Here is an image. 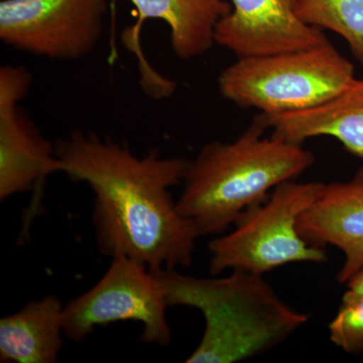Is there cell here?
<instances>
[{
  "label": "cell",
  "instance_id": "obj_1",
  "mask_svg": "<svg viewBox=\"0 0 363 363\" xmlns=\"http://www.w3.org/2000/svg\"><path fill=\"white\" fill-rule=\"evenodd\" d=\"M55 143L61 173L94 193L93 225L102 255H125L150 269L192 264L201 234L171 193L185 179L187 160L157 150L140 157L93 131H72Z\"/></svg>",
  "mask_w": 363,
  "mask_h": 363
},
{
  "label": "cell",
  "instance_id": "obj_2",
  "mask_svg": "<svg viewBox=\"0 0 363 363\" xmlns=\"http://www.w3.org/2000/svg\"><path fill=\"white\" fill-rule=\"evenodd\" d=\"M267 130L260 113L233 142L213 140L189 162L177 206L201 236L223 233L248 208L267 200L271 190L314 164L303 145L264 138Z\"/></svg>",
  "mask_w": 363,
  "mask_h": 363
},
{
  "label": "cell",
  "instance_id": "obj_3",
  "mask_svg": "<svg viewBox=\"0 0 363 363\" xmlns=\"http://www.w3.org/2000/svg\"><path fill=\"white\" fill-rule=\"evenodd\" d=\"M150 271L161 283L169 307L195 308L204 317V333L188 363L250 359L308 321L278 297L262 274L236 269L225 278H198L176 269Z\"/></svg>",
  "mask_w": 363,
  "mask_h": 363
},
{
  "label": "cell",
  "instance_id": "obj_4",
  "mask_svg": "<svg viewBox=\"0 0 363 363\" xmlns=\"http://www.w3.org/2000/svg\"><path fill=\"white\" fill-rule=\"evenodd\" d=\"M354 67L330 44L238 59L219 76L222 96L267 116L313 108L354 81Z\"/></svg>",
  "mask_w": 363,
  "mask_h": 363
},
{
  "label": "cell",
  "instance_id": "obj_5",
  "mask_svg": "<svg viewBox=\"0 0 363 363\" xmlns=\"http://www.w3.org/2000/svg\"><path fill=\"white\" fill-rule=\"evenodd\" d=\"M324 187L320 182L296 180L277 186L267 200L243 212L233 231L210 241V274L238 269L264 276L295 262H326L323 248L307 242L297 227Z\"/></svg>",
  "mask_w": 363,
  "mask_h": 363
},
{
  "label": "cell",
  "instance_id": "obj_6",
  "mask_svg": "<svg viewBox=\"0 0 363 363\" xmlns=\"http://www.w3.org/2000/svg\"><path fill=\"white\" fill-rule=\"evenodd\" d=\"M168 308L161 283L149 267L116 255L96 285L64 307V334L81 342L98 326L136 321L143 325V343L167 346L172 341Z\"/></svg>",
  "mask_w": 363,
  "mask_h": 363
},
{
  "label": "cell",
  "instance_id": "obj_7",
  "mask_svg": "<svg viewBox=\"0 0 363 363\" xmlns=\"http://www.w3.org/2000/svg\"><path fill=\"white\" fill-rule=\"evenodd\" d=\"M107 0H1L0 39L56 61L88 56L104 32Z\"/></svg>",
  "mask_w": 363,
  "mask_h": 363
},
{
  "label": "cell",
  "instance_id": "obj_8",
  "mask_svg": "<svg viewBox=\"0 0 363 363\" xmlns=\"http://www.w3.org/2000/svg\"><path fill=\"white\" fill-rule=\"evenodd\" d=\"M32 84L26 67L0 68V201L33 191L30 215L37 210L45 182L61 173L56 143L44 138L20 106Z\"/></svg>",
  "mask_w": 363,
  "mask_h": 363
},
{
  "label": "cell",
  "instance_id": "obj_9",
  "mask_svg": "<svg viewBox=\"0 0 363 363\" xmlns=\"http://www.w3.org/2000/svg\"><path fill=\"white\" fill-rule=\"evenodd\" d=\"M298 2L231 0L233 11L215 30V45L241 59L309 49L329 42L323 30L298 18Z\"/></svg>",
  "mask_w": 363,
  "mask_h": 363
},
{
  "label": "cell",
  "instance_id": "obj_10",
  "mask_svg": "<svg viewBox=\"0 0 363 363\" xmlns=\"http://www.w3.org/2000/svg\"><path fill=\"white\" fill-rule=\"evenodd\" d=\"M297 227L307 242L333 245L343 252L337 281L345 285L363 267V186L353 177L325 184L321 196L298 217Z\"/></svg>",
  "mask_w": 363,
  "mask_h": 363
},
{
  "label": "cell",
  "instance_id": "obj_11",
  "mask_svg": "<svg viewBox=\"0 0 363 363\" xmlns=\"http://www.w3.org/2000/svg\"><path fill=\"white\" fill-rule=\"evenodd\" d=\"M272 136L303 145L317 136L337 140L352 156L363 160V78L321 105L281 116H267Z\"/></svg>",
  "mask_w": 363,
  "mask_h": 363
},
{
  "label": "cell",
  "instance_id": "obj_12",
  "mask_svg": "<svg viewBox=\"0 0 363 363\" xmlns=\"http://www.w3.org/2000/svg\"><path fill=\"white\" fill-rule=\"evenodd\" d=\"M54 295L0 319L1 362L55 363L63 347V310Z\"/></svg>",
  "mask_w": 363,
  "mask_h": 363
},
{
  "label": "cell",
  "instance_id": "obj_13",
  "mask_svg": "<svg viewBox=\"0 0 363 363\" xmlns=\"http://www.w3.org/2000/svg\"><path fill=\"white\" fill-rule=\"evenodd\" d=\"M140 21L160 20L169 28L174 54L181 60L203 56L215 45V30L233 11L225 0H130Z\"/></svg>",
  "mask_w": 363,
  "mask_h": 363
},
{
  "label": "cell",
  "instance_id": "obj_14",
  "mask_svg": "<svg viewBox=\"0 0 363 363\" xmlns=\"http://www.w3.org/2000/svg\"><path fill=\"white\" fill-rule=\"evenodd\" d=\"M296 11L307 25L340 35L363 65V0H298Z\"/></svg>",
  "mask_w": 363,
  "mask_h": 363
},
{
  "label": "cell",
  "instance_id": "obj_15",
  "mask_svg": "<svg viewBox=\"0 0 363 363\" xmlns=\"http://www.w3.org/2000/svg\"><path fill=\"white\" fill-rule=\"evenodd\" d=\"M328 329L334 345L350 354L363 353V293L347 289Z\"/></svg>",
  "mask_w": 363,
  "mask_h": 363
},
{
  "label": "cell",
  "instance_id": "obj_16",
  "mask_svg": "<svg viewBox=\"0 0 363 363\" xmlns=\"http://www.w3.org/2000/svg\"><path fill=\"white\" fill-rule=\"evenodd\" d=\"M348 290L354 291V292L363 293V267L351 277L350 281L345 284Z\"/></svg>",
  "mask_w": 363,
  "mask_h": 363
},
{
  "label": "cell",
  "instance_id": "obj_17",
  "mask_svg": "<svg viewBox=\"0 0 363 363\" xmlns=\"http://www.w3.org/2000/svg\"><path fill=\"white\" fill-rule=\"evenodd\" d=\"M353 178L357 182H359L363 186V168L358 169L357 173L354 174V176H353Z\"/></svg>",
  "mask_w": 363,
  "mask_h": 363
}]
</instances>
